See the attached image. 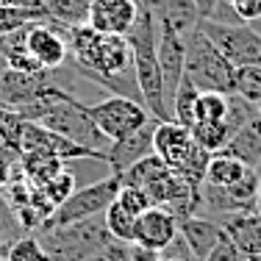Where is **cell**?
Instances as JSON below:
<instances>
[{"label": "cell", "mask_w": 261, "mask_h": 261, "mask_svg": "<svg viewBox=\"0 0 261 261\" xmlns=\"http://www.w3.org/2000/svg\"><path fill=\"white\" fill-rule=\"evenodd\" d=\"M86 261H106L103 256H92V258H86Z\"/></svg>", "instance_id": "33"}, {"label": "cell", "mask_w": 261, "mask_h": 261, "mask_svg": "<svg viewBox=\"0 0 261 261\" xmlns=\"http://www.w3.org/2000/svg\"><path fill=\"white\" fill-rule=\"evenodd\" d=\"M192 3H195L200 20H211V17L217 14V6H220V0H192Z\"/></svg>", "instance_id": "29"}, {"label": "cell", "mask_w": 261, "mask_h": 261, "mask_svg": "<svg viewBox=\"0 0 261 261\" xmlns=\"http://www.w3.org/2000/svg\"><path fill=\"white\" fill-rule=\"evenodd\" d=\"M117 203H120L125 211H130L134 217L145 214L147 208L153 206V200L145 195L142 189H136V186H120V195H117Z\"/></svg>", "instance_id": "26"}, {"label": "cell", "mask_w": 261, "mask_h": 261, "mask_svg": "<svg viewBox=\"0 0 261 261\" xmlns=\"http://www.w3.org/2000/svg\"><path fill=\"white\" fill-rule=\"evenodd\" d=\"M197 97H200V89L192 84L189 78H181L175 95H172V103H170V111H172V122L184 128H192L195 125V106H197Z\"/></svg>", "instance_id": "18"}, {"label": "cell", "mask_w": 261, "mask_h": 261, "mask_svg": "<svg viewBox=\"0 0 261 261\" xmlns=\"http://www.w3.org/2000/svg\"><path fill=\"white\" fill-rule=\"evenodd\" d=\"M11 164H14L11 159L0 156V189H3V186L9 184V178H11Z\"/></svg>", "instance_id": "30"}, {"label": "cell", "mask_w": 261, "mask_h": 261, "mask_svg": "<svg viewBox=\"0 0 261 261\" xmlns=\"http://www.w3.org/2000/svg\"><path fill=\"white\" fill-rule=\"evenodd\" d=\"M142 3L150 9V14L156 17L159 25L172 28L184 39L200 25V14H197L192 0H142Z\"/></svg>", "instance_id": "14"}, {"label": "cell", "mask_w": 261, "mask_h": 261, "mask_svg": "<svg viewBox=\"0 0 261 261\" xmlns=\"http://www.w3.org/2000/svg\"><path fill=\"white\" fill-rule=\"evenodd\" d=\"M206 261H242V253H239V247H236L228 236H222L220 245H217L214 250L206 256Z\"/></svg>", "instance_id": "28"}, {"label": "cell", "mask_w": 261, "mask_h": 261, "mask_svg": "<svg viewBox=\"0 0 261 261\" xmlns=\"http://www.w3.org/2000/svg\"><path fill=\"white\" fill-rule=\"evenodd\" d=\"M242 261H261V253H256V256H242Z\"/></svg>", "instance_id": "31"}, {"label": "cell", "mask_w": 261, "mask_h": 261, "mask_svg": "<svg viewBox=\"0 0 261 261\" xmlns=\"http://www.w3.org/2000/svg\"><path fill=\"white\" fill-rule=\"evenodd\" d=\"M256 109H258V120H261V100L256 103Z\"/></svg>", "instance_id": "34"}, {"label": "cell", "mask_w": 261, "mask_h": 261, "mask_svg": "<svg viewBox=\"0 0 261 261\" xmlns=\"http://www.w3.org/2000/svg\"><path fill=\"white\" fill-rule=\"evenodd\" d=\"M0 256H6V245H3V231H0Z\"/></svg>", "instance_id": "32"}, {"label": "cell", "mask_w": 261, "mask_h": 261, "mask_svg": "<svg viewBox=\"0 0 261 261\" xmlns=\"http://www.w3.org/2000/svg\"><path fill=\"white\" fill-rule=\"evenodd\" d=\"M67 31L53 25V22H36L25 28V47L28 53L39 61L42 70H59L70 59V47H67Z\"/></svg>", "instance_id": "7"}, {"label": "cell", "mask_w": 261, "mask_h": 261, "mask_svg": "<svg viewBox=\"0 0 261 261\" xmlns=\"http://www.w3.org/2000/svg\"><path fill=\"white\" fill-rule=\"evenodd\" d=\"M233 72L236 67L220 47L203 34V28L192 31L186 36V61H184V78H189L200 92H220V95H233Z\"/></svg>", "instance_id": "2"}, {"label": "cell", "mask_w": 261, "mask_h": 261, "mask_svg": "<svg viewBox=\"0 0 261 261\" xmlns=\"http://www.w3.org/2000/svg\"><path fill=\"white\" fill-rule=\"evenodd\" d=\"M103 222H106V228H109L111 239H117V242H134L136 217L130 214V211L122 208L117 200L103 211Z\"/></svg>", "instance_id": "21"}, {"label": "cell", "mask_w": 261, "mask_h": 261, "mask_svg": "<svg viewBox=\"0 0 261 261\" xmlns=\"http://www.w3.org/2000/svg\"><path fill=\"white\" fill-rule=\"evenodd\" d=\"M197 142L192 139V130L178 125V122H156V134H153V153L170 167L172 172L181 170V164L192 156Z\"/></svg>", "instance_id": "13"}, {"label": "cell", "mask_w": 261, "mask_h": 261, "mask_svg": "<svg viewBox=\"0 0 261 261\" xmlns=\"http://www.w3.org/2000/svg\"><path fill=\"white\" fill-rule=\"evenodd\" d=\"M156 42H159L156 17H153L150 9L139 0V14H136L134 28L128 31L130 64H134L136 89H139V97H142V103H145V109L150 111L153 120L170 122L172 114H170V106H167V97H164V81H161Z\"/></svg>", "instance_id": "1"}, {"label": "cell", "mask_w": 261, "mask_h": 261, "mask_svg": "<svg viewBox=\"0 0 261 261\" xmlns=\"http://www.w3.org/2000/svg\"><path fill=\"white\" fill-rule=\"evenodd\" d=\"M39 239L50 261H86L92 256H100L103 247L111 242V233L103 217H92L67 228L39 231Z\"/></svg>", "instance_id": "3"}, {"label": "cell", "mask_w": 261, "mask_h": 261, "mask_svg": "<svg viewBox=\"0 0 261 261\" xmlns=\"http://www.w3.org/2000/svg\"><path fill=\"white\" fill-rule=\"evenodd\" d=\"M92 0H45L47 22L61 28H78L89 22Z\"/></svg>", "instance_id": "16"}, {"label": "cell", "mask_w": 261, "mask_h": 261, "mask_svg": "<svg viewBox=\"0 0 261 261\" xmlns=\"http://www.w3.org/2000/svg\"><path fill=\"white\" fill-rule=\"evenodd\" d=\"M228 111V95L220 92H200L195 106V125L197 122H222Z\"/></svg>", "instance_id": "23"}, {"label": "cell", "mask_w": 261, "mask_h": 261, "mask_svg": "<svg viewBox=\"0 0 261 261\" xmlns=\"http://www.w3.org/2000/svg\"><path fill=\"white\" fill-rule=\"evenodd\" d=\"M156 122L159 120H150L145 128L134 130V134L122 136V139L111 142L106 147V164L111 167L114 175H125L134 164H139L142 159L153 156V134H156Z\"/></svg>", "instance_id": "9"}, {"label": "cell", "mask_w": 261, "mask_h": 261, "mask_svg": "<svg viewBox=\"0 0 261 261\" xmlns=\"http://www.w3.org/2000/svg\"><path fill=\"white\" fill-rule=\"evenodd\" d=\"M136 14H139V0H92L86 25L95 28L97 34L128 36Z\"/></svg>", "instance_id": "11"}, {"label": "cell", "mask_w": 261, "mask_h": 261, "mask_svg": "<svg viewBox=\"0 0 261 261\" xmlns=\"http://www.w3.org/2000/svg\"><path fill=\"white\" fill-rule=\"evenodd\" d=\"M225 236L222 222L211 220V217H184L178 220V239L184 242L186 253L192 256V261H206V256L220 245V239Z\"/></svg>", "instance_id": "12"}, {"label": "cell", "mask_w": 261, "mask_h": 261, "mask_svg": "<svg viewBox=\"0 0 261 261\" xmlns=\"http://www.w3.org/2000/svg\"><path fill=\"white\" fill-rule=\"evenodd\" d=\"M258 189L261 175L258 170H250L239 184L231 186H200V208H206L211 217H231V214H250L258 208Z\"/></svg>", "instance_id": "6"}, {"label": "cell", "mask_w": 261, "mask_h": 261, "mask_svg": "<svg viewBox=\"0 0 261 261\" xmlns=\"http://www.w3.org/2000/svg\"><path fill=\"white\" fill-rule=\"evenodd\" d=\"M159 25V22H156ZM156 53H159V67H161V81H164V97L167 106L172 103L178 84L184 78V61H186V39L181 34H175L172 28L159 25V42H156ZM172 114V111H170Z\"/></svg>", "instance_id": "10"}, {"label": "cell", "mask_w": 261, "mask_h": 261, "mask_svg": "<svg viewBox=\"0 0 261 261\" xmlns=\"http://www.w3.org/2000/svg\"><path fill=\"white\" fill-rule=\"evenodd\" d=\"M36 189H39V195L45 197V200L53 206V211H56L61 203L67 200V197L72 195V192H75V178H72V172L61 170V172H56V175H53L47 184L36 186Z\"/></svg>", "instance_id": "24"}, {"label": "cell", "mask_w": 261, "mask_h": 261, "mask_svg": "<svg viewBox=\"0 0 261 261\" xmlns=\"http://www.w3.org/2000/svg\"><path fill=\"white\" fill-rule=\"evenodd\" d=\"M120 175L109 172L100 181L84 186V189L72 192L59 208L53 211L50 217L45 220L42 231H53V228H67V225H75V222H84V220H92V217H103V211L117 200L120 195Z\"/></svg>", "instance_id": "4"}, {"label": "cell", "mask_w": 261, "mask_h": 261, "mask_svg": "<svg viewBox=\"0 0 261 261\" xmlns=\"http://www.w3.org/2000/svg\"><path fill=\"white\" fill-rule=\"evenodd\" d=\"M189 130H192V139H195L206 153H211V156L220 153L222 147L231 142V136H233L231 128L225 125V120H222V122H197V125H192Z\"/></svg>", "instance_id": "20"}, {"label": "cell", "mask_w": 261, "mask_h": 261, "mask_svg": "<svg viewBox=\"0 0 261 261\" xmlns=\"http://www.w3.org/2000/svg\"><path fill=\"white\" fill-rule=\"evenodd\" d=\"M233 14L239 17V22H256L261 20V0H231Z\"/></svg>", "instance_id": "27"}, {"label": "cell", "mask_w": 261, "mask_h": 261, "mask_svg": "<svg viewBox=\"0 0 261 261\" xmlns=\"http://www.w3.org/2000/svg\"><path fill=\"white\" fill-rule=\"evenodd\" d=\"M233 95L250 100L253 106L261 100V67H236V72H233Z\"/></svg>", "instance_id": "25"}, {"label": "cell", "mask_w": 261, "mask_h": 261, "mask_svg": "<svg viewBox=\"0 0 261 261\" xmlns=\"http://www.w3.org/2000/svg\"><path fill=\"white\" fill-rule=\"evenodd\" d=\"M3 258L6 261H50L45 245H42V239L36 233H25V236H20V239H14L6 247Z\"/></svg>", "instance_id": "22"}, {"label": "cell", "mask_w": 261, "mask_h": 261, "mask_svg": "<svg viewBox=\"0 0 261 261\" xmlns=\"http://www.w3.org/2000/svg\"><path fill=\"white\" fill-rule=\"evenodd\" d=\"M0 3H3V0H0Z\"/></svg>", "instance_id": "37"}, {"label": "cell", "mask_w": 261, "mask_h": 261, "mask_svg": "<svg viewBox=\"0 0 261 261\" xmlns=\"http://www.w3.org/2000/svg\"><path fill=\"white\" fill-rule=\"evenodd\" d=\"M178 239V217L164 206H150L145 214L136 217L134 245L147 247V250L164 253Z\"/></svg>", "instance_id": "8"}, {"label": "cell", "mask_w": 261, "mask_h": 261, "mask_svg": "<svg viewBox=\"0 0 261 261\" xmlns=\"http://www.w3.org/2000/svg\"><path fill=\"white\" fill-rule=\"evenodd\" d=\"M47 20L45 9H22V6H0V36L25 31L36 22Z\"/></svg>", "instance_id": "19"}, {"label": "cell", "mask_w": 261, "mask_h": 261, "mask_svg": "<svg viewBox=\"0 0 261 261\" xmlns=\"http://www.w3.org/2000/svg\"><path fill=\"white\" fill-rule=\"evenodd\" d=\"M258 175H261V170H258ZM258 208H261V189H258Z\"/></svg>", "instance_id": "35"}, {"label": "cell", "mask_w": 261, "mask_h": 261, "mask_svg": "<svg viewBox=\"0 0 261 261\" xmlns=\"http://www.w3.org/2000/svg\"><path fill=\"white\" fill-rule=\"evenodd\" d=\"M0 261H6V258H3V256H0Z\"/></svg>", "instance_id": "36"}, {"label": "cell", "mask_w": 261, "mask_h": 261, "mask_svg": "<svg viewBox=\"0 0 261 261\" xmlns=\"http://www.w3.org/2000/svg\"><path fill=\"white\" fill-rule=\"evenodd\" d=\"M220 153L242 161V164L250 167V170H261V120H258V114L236 130L231 136V142H228Z\"/></svg>", "instance_id": "15"}, {"label": "cell", "mask_w": 261, "mask_h": 261, "mask_svg": "<svg viewBox=\"0 0 261 261\" xmlns=\"http://www.w3.org/2000/svg\"><path fill=\"white\" fill-rule=\"evenodd\" d=\"M89 114H92L95 125L100 128V134L109 142L122 139V136L145 128L147 122L153 120L150 111L145 109L142 100L122 97V95H111V97H106V100H100V103L89 106Z\"/></svg>", "instance_id": "5"}, {"label": "cell", "mask_w": 261, "mask_h": 261, "mask_svg": "<svg viewBox=\"0 0 261 261\" xmlns=\"http://www.w3.org/2000/svg\"><path fill=\"white\" fill-rule=\"evenodd\" d=\"M250 172V167H245L242 161H236L231 156H222V153H214L208 159V167H206V181L208 186H231V184H239L242 178Z\"/></svg>", "instance_id": "17"}]
</instances>
